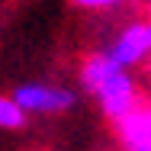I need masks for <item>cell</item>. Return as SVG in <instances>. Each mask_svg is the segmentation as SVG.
I'll use <instances>...</instances> for the list:
<instances>
[{
  "label": "cell",
  "instance_id": "9c48e42d",
  "mask_svg": "<svg viewBox=\"0 0 151 151\" xmlns=\"http://www.w3.org/2000/svg\"><path fill=\"white\" fill-rule=\"evenodd\" d=\"M148 10H151V0H148Z\"/></svg>",
  "mask_w": 151,
  "mask_h": 151
},
{
  "label": "cell",
  "instance_id": "8992f818",
  "mask_svg": "<svg viewBox=\"0 0 151 151\" xmlns=\"http://www.w3.org/2000/svg\"><path fill=\"white\" fill-rule=\"evenodd\" d=\"M26 125V109L13 96H0V129H23Z\"/></svg>",
  "mask_w": 151,
  "mask_h": 151
},
{
  "label": "cell",
  "instance_id": "277c9868",
  "mask_svg": "<svg viewBox=\"0 0 151 151\" xmlns=\"http://www.w3.org/2000/svg\"><path fill=\"white\" fill-rule=\"evenodd\" d=\"M125 151H151V103H138L125 119L116 122Z\"/></svg>",
  "mask_w": 151,
  "mask_h": 151
},
{
  "label": "cell",
  "instance_id": "5b68a950",
  "mask_svg": "<svg viewBox=\"0 0 151 151\" xmlns=\"http://www.w3.org/2000/svg\"><path fill=\"white\" fill-rule=\"evenodd\" d=\"M116 71H125V68H119V64L113 61L109 52H93L90 58L84 61V68H81V81H84V87L93 93L106 77H113Z\"/></svg>",
  "mask_w": 151,
  "mask_h": 151
},
{
  "label": "cell",
  "instance_id": "6da1fadb",
  "mask_svg": "<svg viewBox=\"0 0 151 151\" xmlns=\"http://www.w3.org/2000/svg\"><path fill=\"white\" fill-rule=\"evenodd\" d=\"M93 96L100 100V109H103L113 122L125 119V116L138 106V90H135V81H132L125 71H116L113 77H106V81L93 90Z\"/></svg>",
  "mask_w": 151,
  "mask_h": 151
},
{
  "label": "cell",
  "instance_id": "3957f363",
  "mask_svg": "<svg viewBox=\"0 0 151 151\" xmlns=\"http://www.w3.org/2000/svg\"><path fill=\"white\" fill-rule=\"evenodd\" d=\"M13 100L26 113H64L74 106V93L64 87H48V84H23L13 93Z\"/></svg>",
  "mask_w": 151,
  "mask_h": 151
},
{
  "label": "cell",
  "instance_id": "ba28073f",
  "mask_svg": "<svg viewBox=\"0 0 151 151\" xmlns=\"http://www.w3.org/2000/svg\"><path fill=\"white\" fill-rule=\"evenodd\" d=\"M148 71H151V58H148Z\"/></svg>",
  "mask_w": 151,
  "mask_h": 151
},
{
  "label": "cell",
  "instance_id": "7a4b0ae2",
  "mask_svg": "<svg viewBox=\"0 0 151 151\" xmlns=\"http://www.w3.org/2000/svg\"><path fill=\"white\" fill-rule=\"evenodd\" d=\"M113 61L119 68H129V64H138V61L151 58V19L148 23H132L116 35V42L106 48Z\"/></svg>",
  "mask_w": 151,
  "mask_h": 151
},
{
  "label": "cell",
  "instance_id": "52a82bcc",
  "mask_svg": "<svg viewBox=\"0 0 151 151\" xmlns=\"http://www.w3.org/2000/svg\"><path fill=\"white\" fill-rule=\"evenodd\" d=\"M77 6H87V10H100V6H113V3H119V0H74Z\"/></svg>",
  "mask_w": 151,
  "mask_h": 151
}]
</instances>
